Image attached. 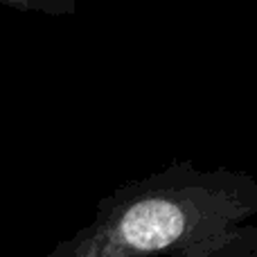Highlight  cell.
I'll return each instance as SVG.
<instances>
[{
    "label": "cell",
    "instance_id": "cell-1",
    "mask_svg": "<svg viewBox=\"0 0 257 257\" xmlns=\"http://www.w3.org/2000/svg\"><path fill=\"white\" fill-rule=\"evenodd\" d=\"M0 5H9L25 12H43L50 16H68L77 12V0H0Z\"/></svg>",
    "mask_w": 257,
    "mask_h": 257
}]
</instances>
